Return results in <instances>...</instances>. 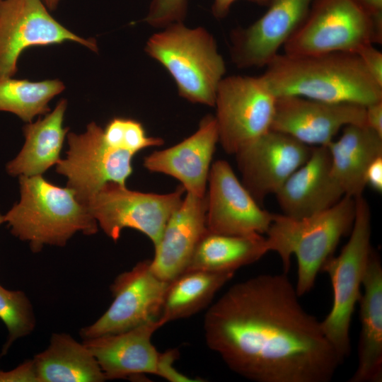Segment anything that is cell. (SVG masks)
<instances>
[{
    "mask_svg": "<svg viewBox=\"0 0 382 382\" xmlns=\"http://www.w3.org/2000/svg\"><path fill=\"white\" fill-rule=\"evenodd\" d=\"M103 135L112 146L134 155L144 149L164 144L161 138L147 136L141 123L130 118H112L103 129Z\"/></svg>",
    "mask_w": 382,
    "mask_h": 382,
    "instance_id": "cell-29",
    "label": "cell"
},
{
    "mask_svg": "<svg viewBox=\"0 0 382 382\" xmlns=\"http://www.w3.org/2000/svg\"><path fill=\"white\" fill-rule=\"evenodd\" d=\"M0 382H38L33 359L10 371L0 369Z\"/></svg>",
    "mask_w": 382,
    "mask_h": 382,
    "instance_id": "cell-33",
    "label": "cell"
},
{
    "mask_svg": "<svg viewBox=\"0 0 382 382\" xmlns=\"http://www.w3.org/2000/svg\"><path fill=\"white\" fill-rule=\"evenodd\" d=\"M234 273L185 271L169 282L158 320L164 325L198 313L211 302Z\"/></svg>",
    "mask_w": 382,
    "mask_h": 382,
    "instance_id": "cell-26",
    "label": "cell"
},
{
    "mask_svg": "<svg viewBox=\"0 0 382 382\" xmlns=\"http://www.w3.org/2000/svg\"><path fill=\"white\" fill-rule=\"evenodd\" d=\"M268 252L266 238L262 234L226 235L207 228L195 246L186 270L235 272Z\"/></svg>",
    "mask_w": 382,
    "mask_h": 382,
    "instance_id": "cell-25",
    "label": "cell"
},
{
    "mask_svg": "<svg viewBox=\"0 0 382 382\" xmlns=\"http://www.w3.org/2000/svg\"><path fill=\"white\" fill-rule=\"evenodd\" d=\"M65 88L58 80L30 81L0 78V111L13 113L26 122L50 111L49 102Z\"/></svg>",
    "mask_w": 382,
    "mask_h": 382,
    "instance_id": "cell-27",
    "label": "cell"
},
{
    "mask_svg": "<svg viewBox=\"0 0 382 382\" xmlns=\"http://www.w3.org/2000/svg\"><path fill=\"white\" fill-rule=\"evenodd\" d=\"M349 125H366L365 106L307 98L277 97L272 129L311 146H327Z\"/></svg>",
    "mask_w": 382,
    "mask_h": 382,
    "instance_id": "cell-16",
    "label": "cell"
},
{
    "mask_svg": "<svg viewBox=\"0 0 382 382\" xmlns=\"http://www.w3.org/2000/svg\"><path fill=\"white\" fill-rule=\"evenodd\" d=\"M187 10V0H152L146 22L154 27H166L180 22Z\"/></svg>",
    "mask_w": 382,
    "mask_h": 382,
    "instance_id": "cell-30",
    "label": "cell"
},
{
    "mask_svg": "<svg viewBox=\"0 0 382 382\" xmlns=\"http://www.w3.org/2000/svg\"><path fill=\"white\" fill-rule=\"evenodd\" d=\"M206 193V226L212 232L234 236L264 234L274 214L260 207L229 163L214 162Z\"/></svg>",
    "mask_w": 382,
    "mask_h": 382,
    "instance_id": "cell-14",
    "label": "cell"
},
{
    "mask_svg": "<svg viewBox=\"0 0 382 382\" xmlns=\"http://www.w3.org/2000/svg\"><path fill=\"white\" fill-rule=\"evenodd\" d=\"M381 42L382 26L354 0H313L283 48L284 54L293 56L356 54L364 45Z\"/></svg>",
    "mask_w": 382,
    "mask_h": 382,
    "instance_id": "cell-7",
    "label": "cell"
},
{
    "mask_svg": "<svg viewBox=\"0 0 382 382\" xmlns=\"http://www.w3.org/2000/svg\"><path fill=\"white\" fill-rule=\"evenodd\" d=\"M20 200L4 215L11 233L34 253L46 245L64 246L77 232L93 235L98 222L88 207L68 187L42 175L19 176Z\"/></svg>",
    "mask_w": 382,
    "mask_h": 382,
    "instance_id": "cell-3",
    "label": "cell"
},
{
    "mask_svg": "<svg viewBox=\"0 0 382 382\" xmlns=\"http://www.w3.org/2000/svg\"><path fill=\"white\" fill-rule=\"evenodd\" d=\"M299 297L286 273L236 283L205 314L208 347L253 381H330L344 359Z\"/></svg>",
    "mask_w": 382,
    "mask_h": 382,
    "instance_id": "cell-1",
    "label": "cell"
},
{
    "mask_svg": "<svg viewBox=\"0 0 382 382\" xmlns=\"http://www.w3.org/2000/svg\"><path fill=\"white\" fill-rule=\"evenodd\" d=\"M331 159V171L345 195L361 196L365 175L370 164L382 156V137L366 125H349L338 139L326 146Z\"/></svg>",
    "mask_w": 382,
    "mask_h": 382,
    "instance_id": "cell-22",
    "label": "cell"
},
{
    "mask_svg": "<svg viewBox=\"0 0 382 382\" xmlns=\"http://www.w3.org/2000/svg\"><path fill=\"white\" fill-rule=\"evenodd\" d=\"M366 125L382 137V100L365 107Z\"/></svg>",
    "mask_w": 382,
    "mask_h": 382,
    "instance_id": "cell-34",
    "label": "cell"
},
{
    "mask_svg": "<svg viewBox=\"0 0 382 382\" xmlns=\"http://www.w3.org/2000/svg\"><path fill=\"white\" fill-rule=\"evenodd\" d=\"M276 100L262 75L222 79L214 106L219 142L226 153L235 154L272 129Z\"/></svg>",
    "mask_w": 382,
    "mask_h": 382,
    "instance_id": "cell-8",
    "label": "cell"
},
{
    "mask_svg": "<svg viewBox=\"0 0 382 382\" xmlns=\"http://www.w3.org/2000/svg\"><path fill=\"white\" fill-rule=\"evenodd\" d=\"M368 14L375 23L382 26V0H354Z\"/></svg>",
    "mask_w": 382,
    "mask_h": 382,
    "instance_id": "cell-36",
    "label": "cell"
},
{
    "mask_svg": "<svg viewBox=\"0 0 382 382\" xmlns=\"http://www.w3.org/2000/svg\"><path fill=\"white\" fill-rule=\"evenodd\" d=\"M73 41L98 52L93 38H83L64 27L42 0H0V78L17 72L21 53L33 46Z\"/></svg>",
    "mask_w": 382,
    "mask_h": 382,
    "instance_id": "cell-11",
    "label": "cell"
},
{
    "mask_svg": "<svg viewBox=\"0 0 382 382\" xmlns=\"http://www.w3.org/2000/svg\"><path fill=\"white\" fill-rule=\"evenodd\" d=\"M359 300L361 332L357 368L350 382H381L382 379V265L372 249Z\"/></svg>",
    "mask_w": 382,
    "mask_h": 382,
    "instance_id": "cell-21",
    "label": "cell"
},
{
    "mask_svg": "<svg viewBox=\"0 0 382 382\" xmlns=\"http://www.w3.org/2000/svg\"><path fill=\"white\" fill-rule=\"evenodd\" d=\"M355 216L350 237L339 255L330 256L323 265L333 291L330 311L320 321L325 336L340 357L351 351L349 328L354 307L361 297V288L372 247L371 217L363 195L354 198Z\"/></svg>",
    "mask_w": 382,
    "mask_h": 382,
    "instance_id": "cell-6",
    "label": "cell"
},
{
    "mask_svg": "<svg viewBox=\"0 0 382 382\" xmlns=\"http://www.w3.org/2000/svg\"><path fill=\"white\" fill-rule=\"evenodd\" d=\"M66 157L57 163L56 171L67 178L77 199L88 206L108 183L125 185L132 175L133 154L110 144L103 129L94 122L82 134H67Z\"/></svg>",
    "mask_w": 382,
    "mask_h": 382,
    "instance_id": "cell-10",
    "label": "cell"
},
{
    "mask_svg": "<svg viewBox=\"0 0 382 382\" xmlns=\"http://www.w3.org/2000/svg\"><path fill=\"white\" fill-rule=\"evenodd\" d=\"M312 149L290 135L271 129L234 154L241 183L260 204L267 195H275L308 159Z\"/></svg>",
    "mask_w": 382,
    "mask_h": 382,
    "instance_id": "cell-13",
    "label": "cell"
},
{
    "mask_svg": "<svg viewBox=\"0 0 382 382\" xmlns=\"http://www.w3.org/2000/svg\"><path fill=\"white\" fill-rule=\"evenodd\" d=\"M275 195L283 214L294 219L314 215L337 204L345 193L332 174L328 147L313 146L308 159Z\"/></svg>",
    "mask_w": 382,
    "mask_h": 382,
    "instance_id": "cell-18",
    "label": "cell"
},
{
    "mask_svg": "<svg viewBox=\"0 0 382 382\" xmlns=\"http://www.w3.org/2000/svg\"><path fill=\"white\" fill-rule=\"evenodd\" d=\"M218 142L216 118L208 115L202 119L194 134L173 146L145 156L143 165L151 172L177 179L186 193L204 197Z\"/></svg>",
    "mask_w": 382,
    "mask_h": 382,
    "instance_id": "cell-17",
    "label": "cell"
},
{
    "mask_svg": "<svg viewBox=\"0 0 382 382\" xmlns=\"http://www.w3.org/2000/svg\"><path fill=\"white\" fill-rule=\"evenodd\" d=\"M354 216V198L347 195L332 207L310 216L294 219L274 214L265 233L267 249L279 255L284 273L289 270L291 255L296 256L299 296L313 288L324 262L332 255L341 238L351 231Z\"/></svg>",
    "mask_w": 382,
    "mask_h": 382,
    "instance_id": "cell-4",
    "label": "cell"
},
{
    "mask_svg": "<svg viewBox=\"0 0 382 382\" xmlns=\"http://www.w3.org/2000/svg\"><path fill=\"white\" fill-rule=\"evenodd\" d=\"M366 185L382 192V156L376 158L369 166L365 175Z\"/></svg>",
    "mask_w": 382,
    "mask_h": 382,
    "instance_id": "cell-35",
    "label": "cell"
},
{
    "mask_svg": "<svg viewBox=\"0 0 382 382\" xmlns=\"http://www.w3.org/2000/svg\"><path fill=\"white\" fill-rule=\"evenodd\" d=\"M313 0H270L266 12L232 31L231 57L238 68L266 66L307 16Z\"/></svg>",
    "mask_w": 382,
    "mask_h": 382,
    "instance_id": "cell-15",
    "label": "cell"
},
{
    "mask_svg": "<svg viewBox=\"0 0 382 382\" xmlns=\"http://www.w3.org/2000/svg\"><path fill=\"white\" fill-rule=\"evenodd\" d=\"M0 319L8 330V337L1 349L5 355L18 339L32 333L36 325L32 303L20 290H8L0 284Z\"/></svg>",
    "mask_w": 382,
    "mask_h": 382,
    "instance_id": "cell-28",
    "label": "cell"
},
{
    "mask_svg": "<svg viewBox=\"0 0 382 382\" xmlns=\"http://www.w3.org/2000/svg\"><path fill=\"white\" fill-rule=\"evenodd\" d=\"M163 325L158 319L127 331L83 340L97 360L105 380L156 374L159 352L151 342Z\"/></svg>",
    "mask_w": 382,
    "mask_h": 382,
    "instance_id": "cell-19",
    "label": "cell"
},
{
    "mask_svg": "<svg viewBox=\"0 0 382 382\" xmlns=\"http://www.w3.org/2000/svg\"><path fill=\"white\" fill-rule=\"evenodd\" d=\"M207 197L186 193L162 233L151 267L160 279L170 282L184 272L195 246L207 229Z\"/></svg>",
    "mask_w": 382,
    "mask_h": 382,
    "instance_id": "cell-20",
    "label": "cell"
},
{
    "mask_svg": "<svg viewBox=\"0 0 382 382\" xmlns=\"http://www.w3.org/2000/svg\"><path fill=\"white\" fill-rule=\"evenodd\" d=\"M61 0H42L48 10H55Z\"/></svg>",
    "mask_w": 382,
    "mask_h": 382,
    "instance_id": "cell-38",
    "label": "cell"
},
{
    "mask_svg": "<svg viewBox=\"0 0 382 382\" xmlns=\"http://www.w3.org/2000/svg\"><path fill=\"white\" fill-rule=\"evenodd\" d=\"M236 0H214L212 7L213 15L217 18H223L228 14L231 5ZM260 5L268 4L270 0H248Z\"/></svg>",
    "mask_w": 382,
    "mask_h": 382,
    "instance_id": "cell-37",
    "label": "cell"
},
{
    "mask_svg": "<svg viewBox=\"0 0 382 382\" xmlns=\"http://www.w3.org/2000/svg\"><path fill=\"white\" fill-rule=\"evenodd\" d=\"M67 103L59 101L52 112L35 122L23 127L24 145L18 154L6 165L13 176L42 175L59 161L60 153L69 128L63 127Z\"/></svg>",
    "mask_w": 382,
    "mask_h": 382,
    "instance_id": "cell-23",
    "label": "cell"
},
{
    "mask_svg": "<svg viewBox=\"0 0 382 382\" xmlns=\"http://www.w3.org/2000/svg\"><path fill=\"white\" fill-rule=\"evenodd\" d=\"M169 282L155 274L151 260L139 262L115 279L112 303L96 321L81 329V337L117 334L158 319Z\"/></svg>",
    "mask_w": 382,
    "mask_h": 382,
    "instance_id": "cell-12",
    "label": "cell"
},
{
    "mask_svg": "<svg viewBox=\"0 0 382 382\" xmlns=\"http://www.w3.org/2000/svg\"><path fill=\"white\" fill-rule=\"evenodd\" d=\"M145 51L168 70L181 97L194 103L214 106L226 64L207 30L175 22L151 36Z\"/></svg>",
    "mask_w": 382,
    "mask_h": 382,
    "instance_id": "cell-5",
    "label": "cell"
},
{
    "mask_svg": "<svg viewBox=\"0 0 382 382\" xmlns=\"http://www.w3.org/2000/svg\"><path fill=\"white\" fill-rule=\"evenodd\" d=\"M356 54L370 76L382 86V52L373 44H366L361 47Z\"/></svg>",
    "mask_w": 382,
    "mask_h": 382,
    "instance_id": "cell-32",
    "label": "cell"
},
{
    "mask_svg": "<svg viewBox=\"0 0 382 382\" xmlns=\"http://www.w3.org/2000/svg\"><path fill=\"white\" fill-rule=\"evenodd\" d=\"M185 190L182 185L167 194L131 190L108 183L88 207L103 232L117 241L122 229L131 228L146 236L154 247L159 243L172 214L180 207Z\"/></svg>",
    "mask_w": 382,
    "mask_h": 382,
    "instance_id": "cell-9",
    "label": "cell"
},
{
    "mask_svg": "<svg viewBox=\"0 0 382 382\" xmlns=\"http://www.w3.org/2000/svg\"><path fill=\"white\" fill-rule=\"evenodd\" d=\"M262 76L276 97L294 96L365 107L382 100V86L355 53L278 54Z\"/></svg>",
    "mask_w": 382,
    "mask_h": 382,
    "instance_id": "cell-2",
    "label": "cell"
},
{
    "mask_svg": "<svg viewBox=\"0 0 382 382\" xmlns=\"http://www.w3.org/2000/svg\"><path fill=\"white\" fill-rule=\"evenodd\" d=\"M5 223L4 221V215H2L0 212V225Z\"/></svg>",
    "mask_w": 382,
    "mask_h": 382,
    "instance_id": "cell-39",
    "label": "cell"
},
{
    "mask_svg": "<svg viewBox=\"0 0 382 382\" xmlns=\"http://www.w3.org/2000/svg\"><path fill=\"white\" fill-rule=\"evenodd\" d=\"M178 356L179 352L176 349H169L163 353L159 352L156 375L171 382L203 381L202 379L190 378L175 369L173 364Z\"/></svg>",
    "mask_w": 382,
    "mask_h": 382,
    "instance_id": "cell-31",
    "label": "cell"
},
{
    "mask_svg": "<svg viewBox=\"0 0 382 382\" xmlns=\"http://www.w3.org/2000/svg\"><path fill=\"white\" fill-rule=\"evenodd\" d=\"M32 359L38 382L105 381L88 347L66 333H53L47 348Z\"/></svg>",
    "mask_w": 382,
    "mask_h": 382,
    "instance_id": "cell-24",
    "label": "cell"
}]
</instances>
